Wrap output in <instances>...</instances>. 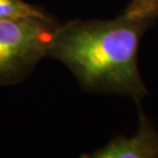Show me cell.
<instances>
[{
    "mask_svg": "<svg viewBox=\"0 0 158 158\" xmlns=\"http://www.w3.org/2000/svg\"><path fill=\"white\" fill-rule=\"evenodd\" d=\"M139 128L132 137L113 138L108 144L88 155L89 158H156L158 157V128L145 114L141 102L137 103Z\"/></svg>",
    "mask_w": 158,
    "mask_h": 158,
    "instance_id": "obj_3",
    "label": "cell"
},
{
    "mask_svg": "<svg viewBox=\"0 0 158 158\" xmlns=\"http://www.w3.org/2000/svg\"><path fill=\"white\" fill-rule=\"evenodd\" d=\"M154 23L123 14L107 21H69L56 31L47 58L64 64L84 90L141 102L149 91L139 70V48Z\"/></svg>",
    "mask_w": 158,
    "mask_h": 158,
    "instance_id": "obj_1",
    "label": "cell"
},
{
    "mask_svg": "<svg viewBox=\"0 0 158 158\" xmlns=\"http://www.w3.org/2000/svg\"><path fill=\"white\" fill-rule=\"evenodd\" d=\"M48 14L38 5L24 0H0V22L37 17Z\"/></svg>",
    "mask_w": 158,
    "mask_h": 158,
    "instance_id": "obj_4",
    "label": "cell"
},
{
    "mask_svg": "<svg viewBox=\"0 0 158 158\" xmlns=\"http://www.w3.org/2000/svg\"><path fill=\"white\" fill-rule=\"evenodd\" d=\"M123 15L135 20L156 22L158 19V0H131Z\"/></svg>",
    "mask_w": 158,
    "mask_h": 158,
    "instance_id": "obj_5",
    "label": "cell"
},
{
    "mask_svg": "<svg viewBox=\"0 0 158 158\" xmlns=\"http://www.w3.org/2000/svg\"><path fill=\"white\" fill-rule=\"evenodd\" d=\"M60 26L49 14L0 22V85L23 81L48 55Z\"/></svg>",
    "mask_w": 158,
    "mask_h": 158,
    "instance_id": "obj_2",
    "label": "cell"
}]
</instances>
